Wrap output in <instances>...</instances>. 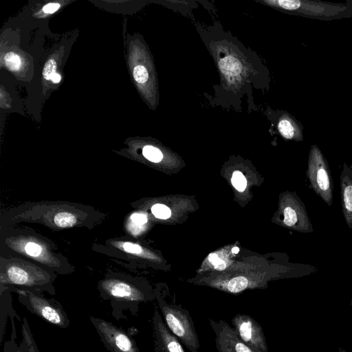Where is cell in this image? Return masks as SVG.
<instances>
[{
	"label": "cell",
	"instance_id": "cell-1",
	"mask_svg": "<svg viewBox=\"0 0 352 352\" xmlns=\"http://www.w3.org/2000/svg\"><path fill=\"white\" fill-rule=\"evenodd\" d=\"M1 244L6 255L28 257L53 272L68 274L72 272V267L61 258V255L55 253L50 242L34 232L6 229L1 233Z\"/></svg>",
	"mask_w": 352,
	"mask_h": 352
},
{
	"label": "cell",
	"instance_id": "cell-2",
	"mask_svg": "<svg viewBox=\"0 0 352 352\" xmlns=\"http://www.w3.org/2000/svg\"><path fill=\"white\" fill-rule=\"evenodd\" d=\"M0 283L1 287H19L51 295L56 293L54 282V272L47 270L19 256L2 255L1 256Z\"/></svg>",
	"mask_w": 352,
	"mask_h": 352
},
{
	"label": "cell",
	"instance_id": "cell-3",
	"mask_svg": "<svg viewBox=\"0 0 352 352\" xmlns=\"http://www.w3.org/2000/svg\"><path fill=\"white\" fill-rule=\"evenodd\" d=\"M102 298L110 301L112 315L118 320L125 319L124 310L137 316L139 304L153 300L154 296L135 283L120 277H107L98 283Z\"/></svg>",
	"mask_w": 352,
	"mask_h": 352
},
{
	"label": "cell",
	"instance_id": "cell-4",
	"mask_svg": "<svg viewBox=\"0 0 352 352\" xmlns=\"http://www.w3.org/2000/svg\"><path fill=\"white\" fill-rule=\"evenodd\" d=\"M155 297L166 327L190 352H199V341L190 312L160 294Z\"/></svg>",
	"mask_w": 352,
	"mask_h": 352
},
{
	"label": "cell",
	"instance_id": "cell-5",
	"mask_svg": "<svg viewBox=\"0 0 352 352\" xmlns=\"http://www.w3.org/2000/svg\"><path fill=\"white\" fill-rule=\"evenodd\" d=\"M12 289L19 301L32 314L48 323L62 329L67 328L70 320L62 305L54 298H47L42 293L16 287H1Z\"/></svg>",
	"mask_w": 352,
	"mask_h": 352
},
{
	"label": "cell",
	"instance_id": "cell-6",
	"mask_svg": "<svg viewBox=\"0 0 352 352\" xmlns=\"http://www.w3.org/2000/svg\"><path fill=\"white\" fill-rule=\"evenodd\" d=\"M306 175L314 191L329 206L333 201V181L327 161L320 149L311 146Z\"/></svg>",
	"mask_w": 352,
	"mask_h": 352
},
{
	"label": "cell",
	"instance_id": "cell-7",
	"mask_svg": "<svg viewBox=\"0 0 352 352\" xmlns=\"http://www.w3.org/2000/svg\"><path fill=\"white\" fill-rule=\"evenodd\" d=\"M266 3L285 10L295 12L307 17L334 19L340 17L347 10L341 3L309 0H278Z\"/></svg>",
	"mask_w": 352,
	"mask_h": 352
},
{
	"label": "cell",
	"instance_id": "cell-8",
	"mask_svg": "<svg viewBox=\"0 0 352 352\" xmlns=\"http://www.w3.org/2000/svg\"><path fill=\"white\" fill-rule=\"evenodd\" d=\"M89 318L109 352H140L134 339L124 329L102 318L91 316Z\"/></svg>",
	"mask_w": 352,
	"mask_h": 352
},
{
	"label": "cell",
	"instance_id": "cell-9",
	"mask_svg": "<svg viewBox=\"0 0 352 352\" xmlns=\"http://www.w3.org/2000/svg\"><path fill=\"white\" fill-rule=\"evenodd\" d=\"M231 322L234 331L245 343L254 349L268 352L263 329L254 318L248 314H237Z\"/></svg>",
	"mask_w": 352,
	"mask_h": 352
},
{
	"label": "cell",
	"instance_id": "cell-10",
	"mask_svg": "<svg viewBox=\"0 0 352 352\" xmlns=\"http://www.w3.org/2000/svg\"><path fill=\"white\" fill-rule=\"evenodd\" d=\"M208 320L215 335L217 352H262L245 343L225 320L212 318Z\"/></svg>",
	"mask_w": 352,
	"mask_h": 352
},
{
	"label": "cell",
	"instance_id": "cell-11",
	"mask_svg": "<svg viewBox=\"0 0 352 352\" xmlns=\"http://www.w3.org/2000/svg\"><path fill=\"white\" fill-rule=\"evenodd\" d=\"M287 201L283 210V224L300 232H313L314 228L303 202L295 195H290Z\"/></svg>",
	"mask_w": 352,
	"mask_h": 352
},
{
	"label": "cell",
	"instance_id": "cell-12",
	"mask_svg": "<svg viewBox=\"0 0 352 352\" xmlns=\"http://www.w3.org/2000/svg\"><path fill=\"white\" fill-rule=\"evenodd\" d=\"M152 329L155 352H186L180 340L166 327L157 307L153 314Z\"/></svg>",
	"mask_w": 352,
	"mask_h": 352
},
{
	"label": "cell",
	"instance_id": "cell-13",
	"mask_svg": "<svg viewBox=\"0 0 352 352\" xmlns=\"http://www.w3.org/2000/svg\"><path fill=\"white\" fill-rule=\"evenodd\" d=\"M340 180L342 213L347 226L352 230V165L343 163Z\"/></svg>",
	"mask_w": 352,
	"mask_h": 352
},
{
	"label": "cell",
	"instance_id": "cell-14",
	"mask_svg": "<svg viewBox=\"0 0 352 352\" xmlns=\"http://www.w3.org/2000/svg\"><path fill=\"white\" fill-rule=\"evenodd\" d=\"M281 135L287 140H303L302 126L292 118H283L278 123Z\"/></svg>",
	"mask_w": 352,
	"mask_h": 352
},
{
	"label": "cell",
	"instance_id": "cell-15",
	"mask_svg": "<svg viewBox=\"0 0 352 352\" xmlns=\"http://www.w3.org/2000/svg\"><path fill=\"white\" fill-rule=\"evenodd\" d=\"M23 339L19 345L21 352H39L34 342L33 336L26 318L23 319Z\"/></svg>",
	"mask_w": 352,
	"mask_h": 352
},
{
	"label": "cell",
	"instance_id": "cell-16",
	"mask_svg": "<svg viewBox=\"0 0 352 352\" xmlns=\"http://www.w3.org/2000/svg\"><path fill=\"white\" fill-rule=\"evenodd\" d=\"M221 72L226 75L236 76L241 71V64L234 57L227 56L219 63Z\"/></svg>",
	"mask_w": 352,
	"mask_h": 352
},
{
	"label": "cell",
	"instance_id": "cell-17",
	"mask_svg": "<svg viewBox=\"0 0 352 352\" xmlns=\"http://www.w3.org/2000/svg\"><path fill=\"white\" fill-rule=\"evenodd\" d=\"M147 222V217L142 212L133 213L127 223L128 230L133 234H138L143 228V225Z\"/></svg>",
	"mask_w": 352,
	"mask_h": 352
},
{
	"label": "cell",
	"instance_id": "cell-18",
	"mask_svg": "<svg viewBox=\"0 0 352 352\" xmlns=\"http://www.w3.org/2000/svg\"><path fill=\"white\" fill-rule=\"evenodd\" d=\"M142 154L144 157L152 162H159L163 158V155L161 151L153 146H145L142 149Z\"/></svg>",
	"mask_w": 352,
	"mask_h": 352
},
{
	"label": "cell",
	"instance_id": "cell-19",
	"mask_svg": "<svg viewBox=\"0 0 352 352\" xmlns=\"http://www.w3.org/2000/svg\"><path fill=\"white\" fill-rule=\"evenodd\" d=\"M151 212L158 219H166L170 217L171 212L165 205L157 204L152 206Z\"/></svg>",
	"mask_w": 352,
	"mask_h": 352
},
{
	"label": "cell",
	"instance_id": "cell-20",
	"mask_svg": "<svg viewBox=\"0 0 352 352\" xmlns=\"http://www.w3.org/2000/svg\"><path fill=\"white\" fill-rule=\"evenodd\" d=\"M232 184L234 187L240 192L243 191L247 186V181L244 175L239 170L233 173Z\"/></svg>",
	"mask_w": 352,
	"mask_h": 352
},
{
	"label": "cell",
	"instance_id": "cell-21",
	"mask_svg": "<svg viewBox=\"0 0 352 352\" xmlns=\"http://www.w3.org/2000/svg\"><path fill=\"white\" fill-rule=\"evenodd\" d=\"M12 332L11 340L6 341L4 344L3 351V352H21L19 349V346H17L16 342L15 341L16 339V329L14 326V322L12 320Z\"/></svg>",
	"mask_w": 352,
	"mask_h": 352
},
{
	"label": "cell",
	"instance_id": "cell-22",
	"mask_svg": "<svg viewBox=\"0 0 352 352\" xmlns=\"http://www.w3.org/2000/svg\"><path fill=\"white\" fill-rule=\"evenodd\" d=\"M4 60L6 65L12 70L19 69L21 64L20 57L13 52L6 54Z\"/></svg>",
	"mask_w": 352,
	"mask_h": 352
},
{
	"label": "cell",
	"instance_id": "cell-23",
	"mask_svg": "<svg viewBox=\"0 0 352 352\" xmlns=\"http://www.w3.org/2000/svg\"><path fill=\"white\" fill-rule=\"evenodd\" d=\"M133 77L138 83H144L148 78L146 69L142 65H137L133 69Z\"/></svg>",
	"mask_w": 352,
	"mask_h": 352
},
{
	"label": "cell",
	"instance_id": "cell-24",
	"mask_svg": "<svg viewBox=\"0 0 352 352\" xmlns=\"http://www.w3.org/2000/svg\"><path fill=\"white\" fill-rule=\"evenodd\" d=\"M56 63L54 59L48 60L43 69V76L46 80L51 79V77L56 73Z\"/></svg>",
	"mask_w": 352,
	"mask_h": 352
},
{
	"label": "cell",
	"instance_id": "cell-25",
	"mask_svg": "<svg viewBox=\"0 0 352 352\" xmlns=\"http://www.w3.org/2000/svg\"><path fill=\"white\" fill-rule=\"evenodd\" d=\"M209 261L214 265L215 269L223 270L226 268V264L216 254H210L208 256Z\"/></svg>",
	"mask_w": 352,
	"mask_h": 352
},
{
	"label": "cell",
	"instance_id": "cell-26",
	"mask_svg": "<svg viewBox=\"0 0 352 352\" xmlns=\"http://www.w3.org/2000/svg\"><path fill=\"white\" fill-rule=\"evenodd\" d=\"M59 8L60 5L58 3H51L45 5L43 7V10L45 13L51 14L55 12Z\"/></svg>",
	"mask_w": 352,
	"mask_h": 352
},
{
	"label": "cell",
	"instance_id": "cell-27",
	"mask_svg": "<svg viewBox=\"0 0 352 352\" xmlns=\"http://www.w3.org/2000/svg\"><path fill=\"white\" fill-rule=\"evenodd\" d=\"M60 76L58 73H55L53 74V76L51 77V79L54 82L57 83L60 80Z\"/></svg>",
	"mask_w": 352,
	"mask_h": 352
},
{
	"label": "cell",
	"instance_id": "cell-28",
	"mask_svg": "<svg viewBox=\"0 0 352 352\" xmlns=\"http://www.w3.org/2000/svg\"><path fill=\"white\" fill-rule=\"evenodd\" d=\"M239 252V248L237 247H234L232 250V252L234 254H237Z\"/></svg>",
	"mask_w": 352,
	"mask_h": 352
},
{
	"label": "cell",
	"instance_id": "cell-29",
	"mask_svg": "<svg viewBox=\"0 0 352 352\" xmlns=\"http://www.w3.org/2000/svg\"><path fill=\"white\" fill-rule=\"evenodd\" d=\"M338 352H347L343 347L340 346L338 349Z\"/></svg>",
	"mask_w": 352,
	"mask_h": 352
},
{
	"label": "cell",
	"instance_id": "cell-30",
	"mask_svg": "<svg viewBox=\"0 0 352 352\" xmlns=\"http://www.w3.org/2000/svg\"><path fill=\"white\" fill-rule=\"evenodd\" d=\"M350 305H351V306H352V298H351V300Z\"/></svg>",
	"mask_w": 352,
	"mask_h": 352
}]
</instances>
